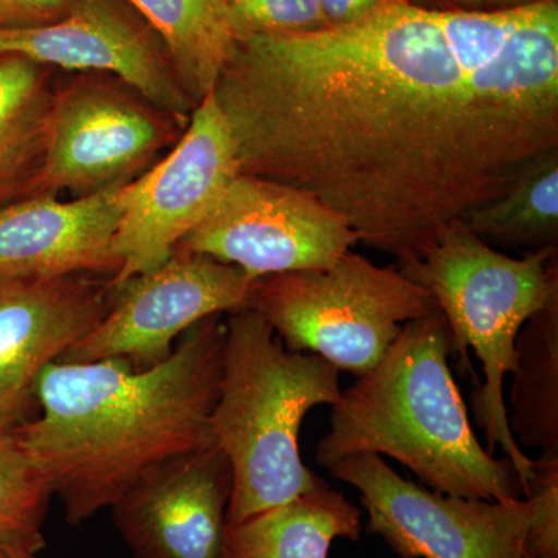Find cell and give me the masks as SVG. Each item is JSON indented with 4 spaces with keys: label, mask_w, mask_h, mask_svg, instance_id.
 I'll use <instances>...</instances> for the list:
<instances>
[{
    "label": "cell",
    "mask_w": 558,
    "mask_h": 558,
    "mask_svg": "<svg viewBox=\"0 0 558 558\" xmlns=\"http://www.w3.org/2000/svg\"><path fill=\"white\" fill-rule=\"evenodd\" d=\"M211 94L240 174L306 191L403 269L558 149V2L234 40Z\"/></svg>",
    "instance_id": "6da1fadb"
},
{
    "label": "cell",
    "mask_w": 558,
    "mask_h": 558,
    "mask_svg": "<svg viewBox=\"0 0 558 558\" xmlns=\"http://www.w3.org/2000/svg\"><path fill=\"white\" fill-rule=\"evenodd\" d=\"M226 322L202 319L148 369L123 359L58 362L38 384V416L13 433L70 526L109 509L150 469L213 446Z\"/></svg>",
    "instance_id": "7a4b0ae2"
},
{
    "label": "cell",
    "mask_w": 558,
    "mask_h": 558,
    "mask_svg": "<svg viewBox=\"0 0 558 558\" xmlns=\"http://www.w3.org/2000/svg\"><path fill=\"white\" fill-rule=\"evenodd\" d=\"M457 354L442 311L407 323L380 362L341 391L315 459L357 453L396 459L440 494L506 501L523 497L508 458L481 446L449 366Z\"/></svg>",
    "instance_id": "3957f363"
},
{
    "label": "cell",
    "mask_w": 558,
    "mask_h": 558,
    "mask_svg": "<svg viewBox=\"0 0 558 558\" xmlns=\"http://www.w3.org/2000/svg\"><path fill=\"white\" fill-rule=\"evenodd\" d=\"M340 369L310 352L290 351L253 307L226 322L222 374L211 414L215 442L229 458V523H240L315 490L299 436L314 407L336 405Z\"/></svg>",
    "instance_id": "277c9868"
},
{
    "label": "cell",
    "mask_w": 558,
    "mask_h": 558,
    "mask_svg": "<svg viewBox=\"0 0 558 558\" xmlns=\"http://www.w3.org/2000/svg\"><path fill=\"white\" fill-rule=\"evenodd\" d=\"M554 256L556 248H542L510 258L481 241L464 220H457L424 258L399 269L438 301L453 330L457 354L470 373L468 349L480 359L484 381L472 392L473 414L488 453L501 447L512 462L523 497L534 459L510 432L505 379L515 368V341L524 323L558 296Z\"/></svg>",
    "instance_id": "5b68a950"
},
{
    "label": "cell",
    "mask_w": 558,
    "mask_h": 558,
    "mask_svg": "<svg viewBox=\"0 0 558 558\" xmlns=\"http://www.w3.org/2000/svg\"><path fill=\"white\" fill-rule=\"evenodd\" d=\"M252 307L290 351L357 377L380 362L407 323L439 311L424 286L352 250L326 269L259 279Z\"/></svg>",
    "instance_id": "8992f818"
},
{
    "label": "cell",
    "mask_w": 558,
    "mask_h": 558,
    "mask_svg": "<svg viewBox=\"0 0 558 558\" xmlns=\"http://www.w3.org/2000/svg\"><path fill=\"white\" fill-rule=\"evenodd\" d=\"M186 128L119 76L58 75L49 153L36 194L84 197L130 183L168 153Z\"/></svg>",
    "instance_id": "52a82bcc"
},
{
    "label": "cell",
    "mask_w": 558,
    "mask_h": 558,
    "mask_svg": "<svg viewBox=\"0 0 558 558\" xmlns=\"http://www.w3.org/2000/svg\"><path fill=\"white\" fill-rule=\"evenodd\" d=\"M357 488L368 532L400 558H524L532 508L526 498L454 497L402 478L379 454H351L328 468Z\"/></svg>",
    "instance_id": "ba28073f"
},
{
    "label": "cell",
    "mask_w": 558,
    "mask_h": 558,
    "mask_svg": "<svg viewBox=\"0 0 558 558\" xmlns=\"http://www.w3.org/2000/svg\"><path fill=\"white\" fill-rule=\"evenodd\" d=\"M238 171L229 123L213 94L191 113L179 142L148 171L120 186L113 250L121 269L110 281L119 290L161 266Z\"/></svg>",
    "instance_id": "9c48e42d"
},
{
    "label": "cell",
    "mask_w": 558,
    "mask_h": 558,
    "mask_svg": "<svg viewBox=\"0 0 558 558\" xmlns=\"http://www.w3.org/2000/svg\"><path fill=\"white\" fill-rule=\"evenodd\" d=\"M357 242L347 220L306 191L236 174L174 252L209 256L259 281L326 269Z\"/></svg>",
    "instance_id": "30bf717a"
},
{
    "label": "cell",
    "mask_w": 558,
    "mask_h": 558,
    "mask_svg": "<svg viewBox=\"0 0 558 558\" xmlns=\"http://www.w3.org/2000/svg\"><path fill=\"white\" fill-rule=\"evenodd\" d=\"M255 279L240 267L196 253L172 252L161 266L117 290L112 306L61 362L123 359L148 369L202 319L252 307Z\"/></svg>",
    "instance_id": "8fae6325"
},
{
    "label": "cell",
    "mask_w": 558,
    "mask_h": 558,
    "mask_svg": "<svg viewBox=\"0 0 558 558\" xmlns=\"http://www.w3.org/2000/svg\"><path fill=\"white\" fill-rule=\"evenodd\" d=\"M110 277H0V436L39 413L44 369L61 360L112 306Z\"/></svg>",
    "instance_id": "7c38bea8"
},
{
    "label": "cell",
    "mask_w": 558,
    "mask_h": 558,
    "mask_svg": "<svg viewBox=\"0 0 558 558\" xmlns=\"http://www.w3.org/2000/svg\"><path fill=\"white\" fill-rule=\"evenodd\" d=\"M3 53L64 72L119 76L185 123L197 108L159 33L130 0H78L64 20L46 27L0 28Z\"/></svg>",
    "instance_id": "4fadbf2b"
},
{
    "label": "cell",
    "mask_w": 558,
    "mask_h": 558,
    "mask_svg": "<svg viewBox=\"0 0 558 558\" xmlns=\"http://www.w3.org/2000/svg\"><path fill=\"white\" fill-rule=\"evenodd\" d=\"M233 470L218 444L150 469L112 506L132 558H222Z\"/></svg>",
    "instance_id": "5bb4252c"
},
{
    "label": "cell",
    "mask_w": 558,
    "mask_h": 558,
    "mask_svg": "<svg viewBox=\"0 0 558 558\" xmlns=\"http://www.w3.org/2000/svg\"><path fill=\"white\" fill-rule=\"evenodd\" d=\"M120 186L70 201L39 193L0 205V277H116Z\"/></svg>",
    "instance_id": "9a60e30c"
},
{
    "label": "cell",
    "mask_w": 558,
    "mask_h": 558,
    "mask_svg": "<svg viewBox=\"0 0 558 558\" xmlns=\"http://www.w3.org/2000/svg\"><path fill=\"white\" fill-rule=\"evenodd\" d=\"M58 70L0 54V205L33 196L49 153Z\"/></svg>",
    "instance_id": "2e32d148"
},
{
    "label": "cell",
    "mask_w": 558,
    "mask_h": 558,
    "mask_svg": "<svg viewBox=\"0 0 558 558\" xmlns=\"http://www.w3.org/2000/svg\"><path fill=\"white\" fill-rule=\"evenodd\" d=\"M362 512L323 483L315 490L227 526L222 558H329L333 539H359Z\"/></svg>",
    "instance_id": "e0dca14e"
},
{
    "label": "cell",
    "mask_w": 558,
    "mask_h": 558,
    "mask_svg": "<svg viewBox=\"0 0 558 558\" xmlns=\"http://www.w3.org/2000/svg\"><path fill=\"white\" fill-rule=\"evenodd\" d=\"M515 351L510 432L519 446L558 457V296L524 323Z\"/></svg>",
    "instance_id": "ac0fdd59"
},
{
    "label": "cell",
    "mask_w": 558,
    "mask_h": 558,
    "mask_svg": "<svg viewBox=\"0 0 558 558\" xmlns=\"http://www.w3.org/2000/svg\"><path fill=\"white\" fill-rule=\"evenodd\" d=\"M159 33L183 89L199 106L233 51L219 0H130Z\"/></svg>",
    "instance_id": "d6986e66"
},
{
    "label": "cell",
    "mask_w": 558,
    "mask_h": 558,
    "mask_svg": "<svg viewBox=\"0 0 558 558\" xmlns=\"http://www.w3.org/2000/svg\"><path fill=\"white\" fill-rule=\"evenodd\" d=\"M465 226L487 245L556 248L558 149L529 161L498 199L469 213Z\"/></svg>",
    "instance_id": "ffe728a7"
},
{
    "label": "cell",
    "mask_w": 558,
    "mask_h": 558,
    "mask_svg": "<svg viewBox=\"0 0 558 558\" xmlns=\"http://www.w3.org/2000/svg\"><path fill=\"white\" fill-rule=\"evenodd\" d=\"M53 494L16 436H0V558L39 554Z\"/></svg>",
    "instance_id": "44dd1931"
},
{
    "label": "cell",
    "mask_w": 558,
    "mask_h": 558,
    "mask_svg": "<svg viewBox=\"0 0 558 558\" xmlns=\"http://www.w3.org/2000/svg\"><path fill=\"white\" fill-rule=\"evenodd\" d=\"M234 40L329 28L318 0H219Z\"/></svg>",
    "instance_id": "7402d4cb"
},
{
    "label": "cell",
    "mask_w": 558,
    "mask_h": 558,
    "mask_svg": "<svg viewBox=\"0 0 558 558\" xmlns=\"http://www.w3.org/2000/svg\"><path fill=\"white\" fill-rule=\"evenodd\" d=\"M524 498L532 508L527 556L558 558V457L534 459Z\"/></svg>",
    "instance_id": "603a6c76"
},
{
    "label": "cell",
    "mask_w": 558,
    "mask_h": 558,
    "mask_svg": "<svg viewBox=\"0 0 558 558\" xmlns=\"http://www.w3.org/2000/svg\"><path fill=\"white\" fill-rule=\"evenodd\" d=\"M78 0H0V28H38L64 20Z\"/></svg>",
    "instance_id": "cb8c5ba5"
},
{
    "label": "cell",
    "mask_w": 558,
    "mask_h": 558,
    "mask_svg": "<svg viewBox=\"0 0 558 558\" xmlns=\"http://www.w3.org/2000/svg\"><path fill=\"white\" fill-rule=\"evenodd\" d=\"M407 0H318L319 9L329 28L357 24Z\"/></svg>",
    "instance_id": "d4e9b609"
},
{
    "label": "cell",
    "mask_w": 558,
    "mask_h": 558,
    "mask_svg": "<svg viewBox=\"0 0 558 558\" xmlns=\"http://www.w3.org/2000/svg\"><path fill=\"white\" fill-rule=\"evenodd\" d=\"M411 5L425 10H483L494 5V0H407Z\"/></svg>",
    "instance_id": "484cf974"
},
{
    "label": "cell",
    "mask_w": 558,
    "mask_h": 558,
    "mask_svg": "<svg viewBox=\"0 0 558 558\" xmlns=\"http://www.w3.org/2000/svg\"><path fill=\"white\" fill-rule=\"evenodd\" d=\"M538 2V0H494V3H499L505 7H519V5H527V3Z\"/></svg>",
    "instance_id": "4316f807"
},
{
    "label": "cell",
    "mask_w": 558,
    "mask_h": 558,
    "mask_svg": "<svg viewBox=\"0 0 558 558\" xmlns=\"http://www.w3.org/2000/svg\"><path fill=\"white\" fill-rule=\"evenodd\" d=\"M14 558H38V554H20V556Z\"/></svg>",
    "instance_id": "83f0119b"
},
{
    "label": "cell",
    "mask_w": 558,
    "mask_h": 558,
    "mask_svg": "<svg viewBox=\"0 0 558 558\" xmlns=\"http://www.w3.org/2000/svg\"><path fill=\"white\" fill-rule=\"evenodd\" d=\"M524 558H537V557L527 556V554H526V556H524Z\"/></svg>",
    "instance_id": "f1b7e54d"
}]
</instances>
